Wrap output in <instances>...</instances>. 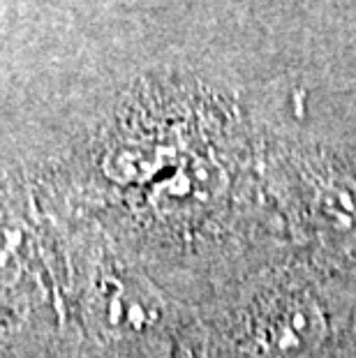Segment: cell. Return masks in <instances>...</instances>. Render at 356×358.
Wrapping results in <instances>:
<instances>
[{
  "label": "cell",
  "mask_w": 356,
  "mask_h": 358,
  "mask_svg": "<svg viewBox=\"0 0 356 358\" xmlns=\"http://www.w3.org/2000/svg\"><path fill=\"white\" fill-rule=\"evenodd\" d=\"M107 324L113 331L137 333L146 331L155 322L153 301L146 292H141L132 282H111L102 294Z\"/></svg>",
  "instance_id": "cell-1"
}]
</instances>
